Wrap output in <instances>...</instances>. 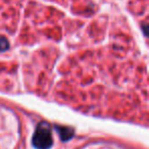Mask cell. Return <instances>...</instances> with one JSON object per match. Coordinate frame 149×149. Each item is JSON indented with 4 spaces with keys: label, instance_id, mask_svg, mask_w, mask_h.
<instances>
[{
    "label": "cell",
    "instance_id": "1",
    "mask_svg": "<svg viewBox=\"0 0 149 149\" xmlns=\"http://www.w3.org/2000/svg\"><path fill=\"white\" fill-rule=\"evenodd\" d=\"M52 136L50 127L46 123H42L36 129L34 135V145L39 149H46L51 146Z\"/></svg>",
    "mask_w": 149,
    "mask_h": 149
}]
</instances>
